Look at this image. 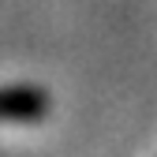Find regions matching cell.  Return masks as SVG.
<instances>
[{"instance_id":"6da1fadb","label":"cell","mask_w":157,"mask_h":157,"mask_svg":"<svg viewBox=\"0 0 157 157\" xmlns=\"http://www.w3.org/2000/svg\"><path fill=\"white\" fill-rule=\"evenodd\" d=\"M45 109H49V97L41 90H30V86L0 90V124H26L45 116Z\"/></svg>"}]
</instances>
